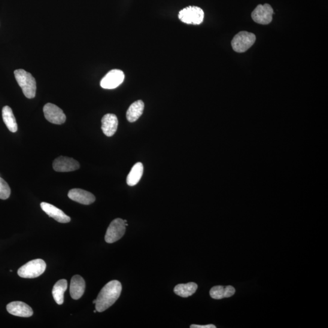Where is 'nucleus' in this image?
<instances>
[{
    "mask_svg": "<svg viewBox=\"0 0 328 328\" xmlns=\"http://www.w3.org/2000/svg\"><path fill=\"white\" fill-rule=\"evenodd\" d=\"M121 292V284L119 281L112 280L108 282L97 296L95 304L96 311L102 312L108 309L119 298Z\"/></svg>",
    "mask_w": 328,
    "mask_h": 328,
    "instance_id": "1",
    "label": "nucleus"
},
{
    "mask_svg": "<svg viewBox=\"0 0 328 328\" xmlns=\"http://www.w3.org/2000/svg\"><path fill=\"white\" fill-rule=\"evenodd\" d=\"M15 79L22 89L24 95L27 98H34L36 90V84L34 77L29 72L24 69H17L14 71Z\"/></svg>",
    "mask_w": 328,
    "mask_h": 328,
    "instance_id": "2",
    "label": "nucleus"
},
{
    "mask_svg": "<svg viewBox=\"0 0 328 328\" xmlns=\"http://www.w3.org/2000/svg\"><path fill=\"white\" fill-rule=\"evenodd\" d=\"M47 264L42 259L29 261L18 270V275L21 278H34L40 276L45 271Z\"/></svg>",
    "mask_w": 328,
    "mask_h": 328,
    "instance_id": "3",
    "label": "nucleus"
},
{
    "mask_svg": "<svg viewBox=\"0 0 328 328\" xmlns=\"http://www.w3.org/2000/svg\"><path fill=\"white\" fill-rule=\"evenodd\" d=\"M256 41V36L253 33L241 31L234 36L232 43L234 51L238 53H244L251 48Z\"/></svg>",
    "mask_w": 328,
    "mask_h": 328,
    "instance_id": "4",
    "label": "nucleus"
},
{
    "mask_svg": "<svg viewBox=\"0 0 328 328\" xmlns=\"http://www.w3.org/2000/svg\"><path fill=\"white\" fill-rule=\"evenodd\" d=\"M178 17L184 23L199 25L203 22L204 12L197 6H188L179 12Z\"/></svg>",
    "mask_w": 328,
    "mask_h": 328,
    "instance_id": "5",
    "label": "nucleus"
},
{
    "mask_svg": "<svg viewBox=\"0 0 328 328\" xmlns=\"http://www.w3.org/2000/svg\"><path fill=\"white\" fill-rule=\"evenodd\" d=\"M127 220L117 218L112 221L106 230L105 236V241L113 243L119 240L126 232Z\"/></svg>",
    "mask_w": 328,
    "mask_h": 328,
    "instance_id": "6",
    "label": "nucleus"
},
{
    "mask_svg": "<svg viewBox=\"0 0 328 328\" xmlns=\"http://www.w3.org/2000/svg\"><path fill=\"white\" fill-rule=\"evenodd\" d=\"M273 10L269 4L259 5L252 13V18L255 23L266 25L272 22Z\"/></svg>",
    "mask_w": 328,
    "mask_h": 328,
    "instance_id": "7",
    "label": "nucleus"
},
{
    "mask_svg": "<svg viewBox=\"0 0 328 328\" xmlns=\"http://www.w3.org/2000/svg\"><path fill=\"white\" fill-rule=\"evenodd\" d=\"M44 112L45 118L52 124L61 125L65 122L66 117L62 109L53 103L46 104Z\"/></svg>",
    "mask_w": 328,
    "mask_h": 328,
    "instance_id": "8",
    "label": "nucleus"
},
{
    "mask_svg": "<svg viewBox=\"0 0 328 328\" xmlns=\"http://www.w3.org/2000/svg\"><path fill=\"white\" fill-rule=\"evenodd\" d=\"M124 78L123 71L119 69H112L102 79L100 86L104 89H114L123 83Z\"/></svg>",
    "mask_w": 328,
    "mask_h": 328,
    "instance_id": "9",
    "label": "nucleus"
},
{
    "mask_svg": "<svg viewBox=\"0 0 328 328\" xmlns=\"http://www.w3.org/2000/svg\"><path fill=\"white\" fill-rule=\"evenodd\" d=\"M53 167L55 171L69 172L75 171L80 168V164L73 158L60 156L54 160Z\"/></svg>",
    "mask_w": 328,
    "mask_h": 328,
    "instance_id": "10",
    "label": "nucleus"
},
{
    "mask_svg": "<svg viewBox=\"0 0 328 328\" xmlns=\"http://www.w3.org/2000/svg\"><path fill=\"white\" fill-rule=\"evenodd\" d=\"M9 314L21 317H30L33 315L31 308L22 302H12L6 306Z\"/></svg>",
    "mask_w": 328,
    "mask_h": 328,
    "instance_id": "11",
    "label": "nucleus"
},
{
    "mask_svg": "<svg viewBox=\"0 0 328 328\" xmlns=\"http://www.w3.org/2000/svg\"><path fill=\"white\" fill-rule=\"evenodd\" d=\"M68 197L74 201L84 205H90L96 200L94 194L80 188H73L69 191Z\"/></svg>",
    "mask_w": 328,
    "mask_h": 328,
    "instance_id": "12",
    "label": "nucleus"
},
{
    "mask_svg": "<svg viewBox=\"0 0 328 328\" xmlns=\"http://www.w3.org/2000/svg\"><path fill=\"white\" fill-rule=\"evenodd\" d=\"M41 208L46 214L55 220L61 223H68L71 221V218L56 207L47 202H42Z\"/></svg>",
    "mask_w": 328,
    "mask_h": 328,
    "instance_id": "13",
    "label": "nucleus"
},
{
    "mask_svg": "<svg viewBox=\"0 0 328 328\" xmlns=\"http://www.w3.org/2000/svg\"><path fill=\"white\" fill-rule=\"evenodd\" d=\"M117 127L118 119L115 114H105L102 118V130L106 136H113L116 132Z\"/></svg>",
    "mask_w": 328,
    "mask_h": 328,
    "instance_id": "14",
    "label": "nucleus"
},
{
    "mask_svg": "<svg viewBox=\"0 0 328 328\" xmlns=\"http://www.w3.org/2000/svg\"><path fill=\"white\" fill-rule=\"evenodd\" d=\"M85 281L80 275H74L70 284V294L73 299L78 300L83 296L85 290Z\"/></svg>",
    "mask_w": 328,
    "mask_h": 328,
    "instance_id": "15",
    "label": "nucleus"
},
{
    "mask_svg": "<svg viewBox=\"0 0 328 328\" xmlns=\"http://www.w3.org/2000/svg\"><path fill=\"white\" fill-rule=\"evenodd\" d=\"M235 290L232 285L224 287L223 285H216L210 291V295L212 299L221 300L224 298H229L233 296Z\"/></svg>",
    "mask_w": 328,
    "mask_h": 328,
    "instance_id": "16",
    "label": "nucleus"
},
{
    "mask_svg": "<svg viewBox=\"0 0 328 328\" xmlns=\"http://www.w3.org/2000/svg\"><path fill=\"white\" fill-rule=\"evenodd\" d=\"M144 109V103L138 100L130 105L127 112V118L130 122H134L141 116Z\"/></svg>",
    "mask_w": 328,
    "mask_h": 328,
    "instance_id": "17",
    "label": "nucleus"
},
{
    "mask_svg": "<svg viewBox=\"0 0 328 328\" xmlns=\"http://www.w3.org/2000/svg\"><path fill=\"white\" fill-rule=\"evenodd\" d=\"M3 121L10 132L15 133L18 130L17 123L13 111L9 106H5L2 109Z\"/></svg>",
    "mask_w": 328,
    "mask_h": 328,
    "instance_id": "18",
    "label": "nucleus"
},
{
    "mask_svg": "<svg viewBox=\"0 0 328 328\" xmlns=\"http://www.w3.org/2000/svg\"><path fill=\"white\" fill-rule=\"evenodd\" d=\"M144 172V166L141 162L135 164L127 176V183L129 186H134L138 183Z\"/></svg>",
    "mask_w": 328,
    "mask_h": 328,
    "instance_id": "19",
    "label": "nucleus"
},
{
    "mask_svg": "<svg viewBox=\"0 0 328 328\" xmlns=\"http://www.w3.org/2000/svg\"><path fill=\"white\" fill-rule=\"evenodd\" d=\"M68 288V282L65 279H60L54 285L53 296L58 305H62L64 302V294Z\"/></svg>",
    "mask_w": 328,
    "mask_h": 328,
    "instance_id": "20",
    "label": "nucleus"
},
{
    "mask_svg": "<svg viewBox=\"0 0 328 328\" xmlns=\"http://www.w3.org/2000/svg\"><path fill=\"white\" fill-rule=\"evenodd\" d=\"M197 289V285L195 282H188L187 284H179L176 285L174 292L176 295L181 297H188L192 296Z\"/></svg>",
    "mask_w": 328,
    "mask_h": 328,
    "instance_id": "21",
    "label": "nucleus"
},
{
    "mask_svg": "<svg viewBox=\"0 0 328 328\" xmlns=\"http://www.w3.org/2000/svg\"><path fill=\"white\" fill-rule=\"evenodd\" d=\"M10 187L4 179L0 178V199L5 200L9 198L11 195Z\"/></svg>",
    "mask_w": 328,
    "mask_h": 328,
    "instance_id": "22",
    "label": "nucleus"
},
{
    "mask_svg": "<svg viewBox=\"0 0 328 328\" xmlns=\"http://www.w3.org/2000/svg\"><path fill=\"white\" fill-rule=\"evenodd\" d=\"M190 327L191 328H216V326L214 324H208V325L191 324Z\"/></svg>",
    "mask_w": 328,
    "mask_h": 328,
    "instance_id": "23",
    "label": "nucleus"
},
{
    "mask_svg": "<svg viewBox=\"0 0 328 328\" xmlns=\"http://www.w3.org/2000/svg\"><path fill=\"white\" fill-rule=\"evenodd\" d=\"M96 300H94L93 301V303H94V304H96Z\"/></svg>",
    "mask_w": 328,
    "mask_h": 328,
    "instance_id": "24",
    "label": "nucleus"
},
{
    "mask_svg": "<svg viewBox=\"0 0 328 328\" xmlns=\"http://www.w3.org/2000/svg\"><path fill=\"white\" fill-rule=\"evenodd\" d=\"M96 312H97L96 310H95V311H94V313H96Z\"/></svg>",
    "mask_w": 328,
    "mask_h": 328,
    "instance_id": "25",
    "label": "nucleus"
}]
</instances>
